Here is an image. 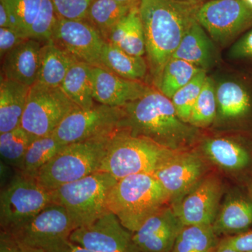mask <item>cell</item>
I'll return each mask as SVG.
<instances>
[{
	"label": "cell",
	"mask_w": 252,
	"mask_h": 252,
	"mask_svg": "<svg viewBox=\"0 0 252 252\" xmlns=\"http://www.w3.org/2000/svg\"><path fill=\"white\" fill-rule=\"evenodd\" d=\"M9 16L10 28L24 37L28 32L40 9L42 0H1Z\"/></svg>",
	"instance_id": "obj_34"
},
{
	"label": "cell",
	"mask_w": 252,
	"mask_h": 252,
	"mask_svg": "<svg viewBox=\"0 0 252 252\" xmlns=\"http://www.w3.org/2000/svg\"><path fill=\"white\" fill-rule=\"evenodd\" d=\"M107 42L132 56L143 57L146 54L145 38L139 6H135L113 28Z\"/></svg>",
	"instance_id": "obj_22"
},
{
	"label": "cell",
	"mask_w": 252,
	"mask_h": 252,
	"mask_svg": "<svg viewBox=\"0 0 252 252\" xmlns=\"http://www.w3.org/2000/svg\"><path fill=\"white\" fill-rule=\"evenodd\" d=\"M119 2L124 3V4L133 5V6H138L140 4L141 0H115Z\"/></svg>",
	"instance_id": "obj_45"
},
{
	"label": "cell",
	"mask_w": 252,
	"mask_h": 252,
	"mask_svg": "<svg viewBox=\"0 0 252 252\" xmlns=\"http://www.w3.org/2000/svg\"><path fill=\"white\" fill-rule=\"evenodd\" d=\"M177 0H141L139 13L146 54L156 87L189 28L196 20L200 4Z\"/></svg>",
	"instance_id": "obj_1"
},
{
	"label": "cell",
	"mask_w": 252,
	"mask_h": 252,
	"mask_svg": "<svg viewBox=\"0 0 252 252\" xmlns=\"http://www.w3.org/2000/svg\"><path fill=\"white\" fill-rule=\"evenodd\" d=\"M76 228L67 210L61 204L53 203L26 224L9 233L29 246L56 252L69 241Z\"/></svg>",
	"instance_id": "obj_9"
},
{
	"label": "cell",
	"mask_w": 252,
	"mask_h": 252,
	"mask_svg": "<svg viewBox=\"0 0 252 252\" xmlns=\"http://www.w3.org/2000/svg\"><path fill=\"white\" fill-rule=\"evenodd\" d=\"M230 59L252 64V28L244 32L229 51Z\"/></svg>",
	"instance_id": "obj_38"
},
{
	"label": "cell",
	"mask_w": 252,
	"mask_h": 252,
	"mask_svg": "<svg viewBox=\"0 0 252 252\" xmlns=\"http://www.w3.org/2000/svg\"><path fill=\"white\" fill-rule=\"evenodd\" d=\"M243 1L248 5V7L252 11V0H243Z\"/></svg>",
	"instance_id": "obj_46"
},
{
	"label": "cell",
	"mask_w": 252,
	"mask_h": 252,
	"mask_svg": "<svg viewBox=\"0 0 252 252\" xmlns=\"http://www.w3.org/2000/svg\"><path fill=\"white\" fill-rule=\"evenodd\" d=\"M78 108L61 87L36 83L30 89L21 127L35 137L51 135Z\"/></svg>",
	"instance_id": "obj_8"
},
{
	"label": "cell",
	"mask_w": 252,
	"mask_h": 252,
	"mask_svg": "<svg viewBox=\"0 0 252 252\" xmlns=\"http://www.w3.org/2000/svg\"><path fill=\"white\" fill-rule=\"evenodd\" d=\"M216 87L211 77H207L203 89L194 104L189 124L197 127L211 125L217 115Z\"/></svg>",
	"instance_id": "obj_33"
},
{
	"label": "cell",
	"mask_w": 252,
	"mask_h": 252,
	"mask_svg": "<svg viewBox=\"0 0 252 252\" xmlns=\"http://www.w3.org/2000/svg\"><path fill=\"white\" fill-rule=\"evenodd\" d=\"M36 138L21 127L0 133L1 160L6 165L19 170L28 149Z\"/></svg>",
	"instance_id": "obj_32"
},
{
	"label": "cell",
	"mask_w": 252,
	"mask_h": 252,
	"mask_svg": "<svg viewBox=\"0 0 252 252\" xmlns=\"http://www.w3.org/2000/svg\"><path fill=\"white\" fill-rule=\"evenodd\" d=\"M59 17L69 20H85L94 0H52Z\"/></svg>",
	"instance_id": "obj_37"
},
{
	"label": "cell",
	"mask_w": 252,
	"mask_h": 252,
	"mask_svg": "<svg viewBox=\"0 0 252 252\" xmlns=\"http://www.w3.org/2000/svg\"><path fill=\"white\" fill-rule=\"evenodd\" d=\"M121 130L140 136L175 151H182L194 142L197 127L182 121L171 99L158 89L122 107Z\"/></svg>",
	"instance_id": "obj_2"
},
{
	"label": "cell",
	"mask_w": 252,
	"mask_h": 252,
	"mask_svg": "<svg viewBox=\"0 0 252 252\" xmlns=\"http://www.w3.org/2000/svg\"><path fill=\"white\" fill-rule=\"evenodd\" d=\"M195 18L221 46L252 28V11L243 0H209L200 4Z\"/></svg>",
	"instance_id": "obj_11"
},
{
	"label": "cell",
	"mask_w": 252,
	"mask_h": 252,
	"mask_svg": "<svg viewBox=\"0 0 252 252\" xmlns=\"http://www.w3.org/2000/svg\"><path fill=\"white\" fill-rule=\"evenodd\" d=\"M225 240L239 252H252V230L228 237Z\"/></svg>",
	"instance_id": "obj_41"
},
{
	"label": "cell",
	"mask_w": 252,
	"mask_h": 252,
	"mask_svg": "<svg viewBox=\"0 0 252 252\" xmlns=\"http://www.w3.org/2000/svg\"><path fill=\"white\" fill-rule=\"evenodd\" d=\"M245 81H226L216 88L220 117L229 120L244 119L252 112V86Z\"/></svg>",
	"instance_id": "obj_21"
},
{
	"label": "cell",
	"mask_w": 252,
	"mask_h": 252,
	"mask_svg": "<svg viewBox=\"0 0 252 252\" xmlns=\"http://www.w3.org/2000/svg\"><path fill=\"white\" fill-rule=\"evenodd\" d=\"M51 40L78 61L101 67V55L106 41L86 20L58 16Z\"/></svg>",
	"instance_id": "obj_13"
},
{
	"label": "cell",
	"mask_w": 252,
	"mask_h": 252,
	"mask_svg": "<svg viewBox=\"0 0 252 252\" xmlns=\"http://www.w3.org/2000/svg\"><path fill=\"white\" fill-rule=\"evenodd\" d=\"M252 225V201L243 198L227 200L218 212L213 228L216 234H240Z\"/></svg>",
	"instance_id": "obj_27"
},
{
	"label": "cell",
	"mask_w": 252,
	"mask_h": 252,
	"mask_svg": "<svg viewBox=\"0 0 252 252\" xmlns=\"http://www.w3.org/2000/svg\"><path fill=\"white\" fill-rule=\"evenodd\" d=\"M69 240L94 252H140L134 243L132 233L109 211L91 224L73 230Z\"/></svg>",
	"instance_id": "obj_12"
},
{
	"label": "cell",
	"mask_w": 252,
	"mask_h": 252,
	"mask_svg": "<svg viewBox=\"0 0 252 252\" xmlns=\"http://www.w3.org/2000/svg\"><path fill=\"white\" fill-rule=\"evenodd\" d=\"M203 159L198 154L179 151L161 164L153 174L175 203L205 176Z\"/></svg>",
	"instance_id": "obj_15"
},
{
	"label": "cell",
	"mask_w": 252,
	"mask_h": 252,
	"mask_svg": "<svg viewBox=\"0 0 252 252\" xmlns=\"http://www.w3.org/2000/svg\"><path fill=\"white\" fill-rule=\"evenodd\" d=\"M207 71L199 72L187 85L180 89L171 98L179 117L186 123L189 122L192 110L207 77Z\"/></svg>",
	"instance_id": "obj_35"
},
{
	"label": "cell",
	"mask_w": 252,
	"mask_h": 252,
	"mask_svg": "<svg viewBox=\"0 0 252 252\" xmlns=\"http://www.w3.org/2000/svg\"><path fill=\"white\" fill-rule=\"evenodd\" d=\"M94 66L78 61L68 71L61 87L79 108L90 109L94 105Z\"/></svg>",
	"instance_id": "obj_24"
},
{
	"label": "cell",
	"mask_w": 252,
	"mask_h": 252,
	"mask_svg": "<svg viewBox=\"0 0 252 252\" xmlns=\"http://www.w3.org/2000/svg\"><path fill=\"white\" fill-rule=\"evenodd\" d=\"M56 252H94L91 251V250H87V249L82 248L79 246L77 244L72 243L69 240V242L61 250H58Z\"/></svg>",
	"instance_id": "obj_43"
},
{
	"label": "cell",
	"mask_w": 252,
	"mask_h": 252,
	"mask_svg": "<svg viewBox=\"0 0 252 252\" xmlns=\"http://www.w3.org/2000/svg\"><path fill=\"white\" fill-rule=\"evenodd\" d=\"M100 62L101 67L131 80L142 81L148 73V63L143 57L128 54L107 41Z\"/></svg>",
	"instance_id": "obj_25"
},
{
	"label": "cell",
	"mask_w": 252,
	"mask_h": 252,
	"mask_svg": "<svg viewBox=\"0 0 252 252\" xmlns=\"http://www.w3.org/2000/svg\"><path fill=\"white\" fill-rule=\"evenodd\" d=\"M216 243L213 225H185L171 252H211Z\"/></svg>",
	"instance_id": "obj_31"
},
{
	"label": "cell",
	"mask_w": 252,
	"mask_h": 252,
	"mask_svg": "<svg viewBox=\"0 0 252 252\" xmlns=\"http://www.w3.org/2000/svg\"><path fill=\"white\" fill-rule=\"evenodd\" d=\"M65 145L54 133L36 137L28 149L18 172L26 177L36 179L41 169Z\"/></svg>",
	"instance_id": "obj_29"
},
{
	"label": "cell",
	"mask_w": 252,
	"mask_h": 252,
	"mask_svg": "<svg viewBox=\"0 0 252 252\" xmlns=\"http://www.w3.org/2000/svg\"><path fill=\"white\" fill-rule=\"evenodd\" d=\"M124 115L123 107L104 104L78 108L63 121L54 135L64 144L113 135L121 130Z\"/></svg>",
	"instance_id": "obj_10"
},
{
	"label": "cell",
	"mask_w": 252,
	"mask_h": 252,
	"mask_svg": "<svg viewBox=\"0 0 252 252\" xmlns=\"http://www.w3.org/2000/svg\"><path fill=\"white\" fill-rule=\"evenodd\" d=\"M44 43L28 38L3 58L1 76L31 87L37 82Z\"/></svg>",
	"instance_id": "obj_18"
},
{
	"label": "cell",
	"mask_w": 252,
	"mask_h": 252,
	"mask_svg": "<svg viewBox=\"0 0 252 252\" xmlns=\"http://www.w3.org/2000/svg\"><path fill=\"white\" fill-rule=\"evenodd\" d=\"M28 38L21 35L17 31L10 28H0V56L1 59L9 51L21 44Z\"/></svg>",
	"instance_id": "obj_40"
},
{
	"label": "cell",
	"mask_w": 252,
	"mask_h": 252,
	"mask_svg": "<svg viewBox=\"0 0 252 252\" xmlns=\"http://www.w3.org/2000/svg\"><path fill=\"white\" fill-rule=\"evenodd\" d=\"M53 203H56L53 190L39 185L36 179L18 172L1 190V230L17 229Z\"/></svg>",
	"instance_id": "obj_7"
},
{
	"label": "cell",
	"mask_w": 252,
	"mask_h": 252,
	"mask_svg": "<svg viewBox=\"0 0 252 252\" xmlns=\"http://www.w3.org/2000/svg\"><path fill=\"white\" fill-rule=\"evenodd\" d=\"M57 18L52 0H42L37 16L28 32V38L43 43L51 40Z\"/></svg>",
	"instance_id": "obj_36"
},
{
	"label": "cell",
	"mask_w": 252,
	"mask_h": 252,
	"mask_svg": "<svg viewBox=\"0 0 252 252\" xmlns=\"http://www.w3.org/2000/svg\"><path fill=\"white\" fill-rule=\"evenodd\" d=\"M203 70L184 60L172 58L164 68L157 89L171 99L177 91Z\"/></svg>",
	"instance_id": "obj_30"
},
{
	"label": "cell",
	"mask_w": 252,
	"mask_h": 252,
	"mask_svg": "<svg viewBox=\"0 0 252 252\" xmlns=\"http://www.w3.org/2000/svg\"><path fill=\"white\" fill-rule=\"evenodd\" d=\"M0 252H46L41 249L33 248L20 241L9 232L1 230Z\"/></svg>",
	"instance_id": "obj_39"
},
{
	"label": "cell",
	"mask_w": 252,
	"mask_h": 252,
	"mask_svg": "<svg viewBox=\"0 0 252 252\" xmlns=\"http://www.w3.org/2000/svg\"><path fill=\"white\" fill-rule=\"evenodd\" d=\"M215 252H239L238 250H235L234 248L231 246L226 240H222L221 243L217 247V250Z\"/></svg>",
	"instance_id": "obj_44"
},
{
	"label": "cell",
	"mask_w": 252,
	"mask_h": 252,
	"mask_svg": "<svg viewBox=\"0 0 252 252\" xmlns=\"http://www.w3.org/2000/svg\"><path fill=\"white\" fill-rule=\"evenodd\" d=\"M203 150L215 165L228 171H238L250 163V156L248 150L229 139H209L204 142Z\"/></svg>",
	"instance_id": "obj_26"
},
{
	"label": "cell",
	"mask_w": 252,
	"mask_h": 252,
	"mask_svg": "<svg viewBox=\"0 0 252 252\" xmlns=\"http://www.w3.org/2000/svg\"><path fill=\"white\" fill-rule=\"evenodd\" d=\"M135 6H137L124 4L115 0H94L85 20L99 32L104 40L107 41L113 28Z\"/></svg>",
	"instance_id": "obj_28"
},
{
	"label": "cell",
	"mask_w": 252,
	"mask_h": 252,
	"mask_svg": "<svg viewBox=\"0 0 252 252\" xmlns=\"http://www.w3.org/2000/svg\"><path fill=\"white\" fill-rule=\"evenodd\" d=\"M78 61L51 39L46 41L41 51L40 69L36 83L51 87H61L68 71Z\"/></svg>",
	"instance_id": "obj_23"
},
{
	"label": "cell",
	"mask_w": 252,
	"mask_h": 252,
	"mask_svg": "<svg viewBox=\"0 0 252 252\" xmlns=\"http://www.w3.org/2000/svg\"></svg>",
	"instance_id": "obj_49"
},
{
	"label": "cell",
	"mask_w": 252,
	"mask_h": 252,
	"mask_svg": "<svg viewBox=\"0 0 252 252\" xmlns=\"http://www.w3.org/2000/svg\"><path fill=\"white\" fill-rule=\"evenodd\" d=\"M168 202L170 197L154 175L137 174L117 181L107 205V210L133 233Z\"/></svg>",
	"instance_id": "obj_3"
},
{
	"label": "cell",
	"mask_w": 252,
	"mask_h": 252,
	"mask_svg": "<svg viewBox=\"0 0 252 252\" xmlns=\"http://www.w3.org/2000/svg\"><path fill=\"white\" fill-rule=\"evenodd\" d=\"M221 195V184L216 176H204L172 207L184 225H213Z\"/></svg>",
	"instance_id": "obj_14"
},
{
	"label": "cell",
	"mask_w": 252,
	"mask_h": 252,
	"mask_svg": "<svg viewBox=\"0 0 252 252\" xmlns=\"http://www.w3.org/2000/svg\"><path fill=\"white\" fill-rule=\"evenodd\" d=\"M177 152L121 130L113 136L99 172H107L117 180L137 174L153 175Z\"/></svg>",
	"instance_id": "obj_5"
},
{
	"label": "cell",
	"mask_w": 252,
	"mask_h": 252,
	"mask_svg": "<svg viewBox=\"0 0 252 252\" xmlns=\"http://www.w3.org/2000/svg\"><path fill=\"white\" fill-rule=\"evenodd\" d=\"M117 180L97 172L55 189V202L67 210L77 228L89 225L109 211L107 199Z\"/></svg>",
	"instance_id": "obj_6"
},
{
	"label": "cell",
	"mask_w": 252,
	"mask_h": 252,
	"mask_svg": "<svg viewBox=\"0 0 252 252\" xmlns=\"http://www.w3.org/2000/svg\"><path fill=\"white\" fill-rule=\"evenodd\" d=\"M114 135L66 144L41 169L36 180L54 190L99 172Z\"/></svg>",
	"instance_id": "obj_4"
},
{
	"label": "cell",
	"mask_w": 252,
	"mask_h": 252,
	"mask_svg": "<svg viewBox=\"0 0 252 252\" xmlns=\"http://www.w3.org/2000/svg\"><path fill=\"white\" fill-rule=\"evenodd\" d=\"M177 1H189V2H197L198 0H177Z\"/></svg>",
	"instance_id": "obj_47"
},
{
	"label": "cell",
	"mask_w": 252,
	"mask_h": 252,
	"mask_svg": "<svg viewBox=\"0 0 252 252\" xmlns=\"http://www.w3.org/2000/svg\"><path fill=\"white\" fill-rule=\"evenodd\" d=\"M217 56L213 40L195 20L172 58L184 60L207 71L216 63Z\"/></svg>",
	"instance_id": "obj_19"
},
{
	"label": "cell",
	"mask_w": 252,
	"mask_h": 252,
	"mask_svg": "<svg viewBox=\"0 0 252 252\" xmlns=\"http://www.w3.org/2000/svg\"><path fill=\"white\" fill-rule=\"evenodd\" d=\"M205 1V0H198V2H200V1Z\"/></svg>",
	"instance_id": "obj_48"
},
{
	"label": "cell",
	"mask_w": 252,
	"mask_h": 252,
	"mask_svg": "<svg viewBox=\"0 0 252 252\" xmlns=\"http://www.w3.org/2000/svg\"><path fill=\"white\" fill-rule=\"evenodd\" d=\"M184 226L173 207L166 205L146 220L132 239L140 252H171Z\"/></svg>",
	"instance_id": "obj_16"
},
{
	"label": "cell",
	"mask_w": 252,
	"mask_h": 252,
	"mask_svg": "<svg viewBox=\"0 0 252 252\" xmlns=\"http://www.w3.org/2000/svg\"><path fill=\"white\" fill-rule=\"evenodd\" d=\"M93 74L94 101L104 105L124 107L152 89L142 81L126 79L103 67H94Z\"/></svg>",
	"instance_id": "obj_17"
},
{
	"label": "cell",
	"mask_w": 252,
	"mask_h": 252,
	"mask_svg": "<svg viewBox=\"0 0 252 252\" xmlns=\"http://www.w3.org/2000/svg\"><path fill=\"white\" fill-rule=\"evenodd\" d=\"M0 28H10L9 13L1 0H0Z\"/></svg>",
	"instance_id": "obj_42"
},
{
	"label": "cell",
	"mask_w": 252,
	"mask_h": 252,
	"mask_svg": "<svg viewBox=\"0 0 252 252\" xmlns=\"http://www.w3.org/2000/svg\"><path fill=\"white\" fill-rule=\"evenodd\" d=\"M31 87L1 76L0 133L21 127Z\"/></svg>",
	"instance_id": "obj_20"
}]
</instances>
